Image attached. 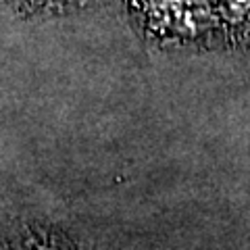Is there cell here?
<instances>
[{
	"instance_id": "cell-1",
	"label": "cell",
	"mask_w": 250,
	"mask_h": 250,
	"mask_svg": "<svg viewBox=\"0 0 250 250\" xmlns=\"http://www.w3.org/2000/svg\"><path fill=\"white\" fill-rule=\"evenodd\" d=\"M19 2L29 6L31 11H52V9H65L69 4H75L77 0H19Z\"/></svg>"
}]
</instances>
